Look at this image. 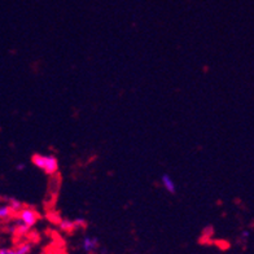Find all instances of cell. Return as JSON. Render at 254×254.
Returning a JSON list of instances; mask_svg holds the SVG:
<instances>
[{"label": "cell", "instance_id": "cell-1", "mask_svg": "<svg viewBox=\"0 0 254 254\" xmlns=\"http://www.w3.org/2000/svg\"><path fill=\"white\" fill-rule=\"evenodd\" d=\"M31 162L48 175H55L59 171V160L52 154H34Z\"/></svg>", "mask_w": 254, "mask_h": 254}, {"label": "cell", "instance_id": "cell-2", "mask_svg": "<svg viewBox=\"0 0 254 254\" xmlns=\"http://www.w3.org/2000/svg\"><path fill=\"white\" fill-rule=\"evenodd\" d=\"M38 221V213L31 207H24L18 213V223L24 224L27 228L33 227Z\"/></svg>", "mask_w": 254, "mask_h": 254}, {"label": "cell", "instance_id": "cell-3", "mask_svg": "<svg viewBox=\"0 0 254 254\" xmlns=\"http://www.w3.org/2000/svg\"><path fill=\"white\" fill-rule=\"evenodd\" d=\"M97 247H99V240L94 236H84L82 240V249L86 253H94L96 252Z\"/></svg>", "mask_w": 254, "mask_h": 254}, {"label": "cell", "instance_id": "cell-4", "mask_svg": "<svg viewBox=\"0 0 254 254\" xmlns=\"http://www.w3.org/2000/svg\"><path fill=\"white\" fill-rule=\"evenodd\" d=\"M161 184H162V187H164L165 190L169 192V193L174 194L175 192H177V184H175L174 179H173L169 174L161 175Z\"/></svg>", "mask_w": 254, "mask_h": 254}, {"label": "cell", "instance_id": "cell-5", "mask_svg": "<svg viewBox=\"0 0 254 254\" xmlns=\"http://www.w3.org/2000/svg\"><path fill=\"white\" fill-rule=\"evenodd\" d=\"M31 251L30 244H21L14 249H8V248H1L0 254H29Z\"/></svg>", "mask_w": 254, "mask_h": 254}, {"label": "cell", "instance_id": "cell-6", "mask_svg": "<svg viewBox=\"0 0 254 254\" xmlns=\"http://www.w3.org/2000/svg\"><path fill=\"white\" fill-rule=\"evenodd\" d=\"M12 214H13V210H12V207L9 205H1L0 206V219H3V221L9 219Z\"/></svg>", "mask_w": 254, "mask_h": 254}, {"label": "cell", "instance_id": "cell-7", "mask_svg": "<svg viewBox=\"0 0 254 254\" xmlns=\"http://www.w3.org/2000/svg\"><path fill=\"white\" fill-rule=\"evenodd\" d=\"M9 206L12 207L13 213H20V211L24 209V206H22V204H21L20 201L14 200V198H12V200L9 201Z\"/></svg>", "mask_w": 254, "mask_h": 254}, {"label": "cell", "instance_id": "cell-8", "mask_svg": "<svg viewBox=\"0 0 254 254\" xmlns=\"http://www.w3.org/2000/svg\"><path fill=\"white\" fill-rule=\"evenodd\" d=\"M24 167H25V165H24V164L17 165V169H18V170H21V169H24Z\"/></svg>", "mask_w": 254, "mask_h": 254}]
</instances>
